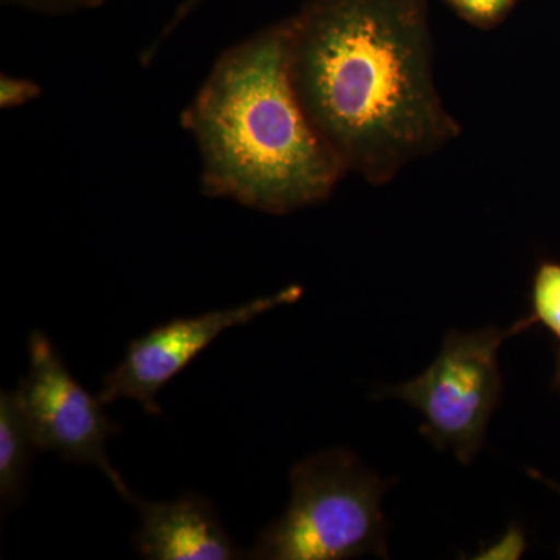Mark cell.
Masks as SVG:
<instances>
[{"instance_id":"6da1fadb","label":"cell","mask_w":560,"mask_h":560,"mask_svg":"<svg viewBox=\"0 0 560 560\" xmlns=\"http://www.w3.org/2000/svg\"><path fill=\"white\" fill-rule=\"evenodd\" d=\"M290 75L342 171L375 186L458 138L423 0H311L290 18Z\"/></svg>"},{"instance_id":"7a4b0ae2","label":"cell","mask_w":560,"mask_h":560,"mask_svg":"<svg viewBox=\"0 0 560 560\" xmlns=\"http://www.w3.org/2000/svg\"><path fill=\"white\" fill-rule=\"evenodd\" d=\"M180 125L200 151L206 197L287 215L326 201L346 175L294 91L290 20L224 50Z\"/></svg>"},{"instance_id":"3957f363","label":"cell","mask_w":560,"mask_h":560,"mask_svg":"<svg viewBox=\"0 0 560 560\" xmlns=\"http://www.w3.org/2000/svg\"><path fill=\"white\" fill-rule=\"evenodd\" d=\"M291 500L261 530L248 558L348 560L388 558L382 500L388 482L353 453L335 448L302 459L290 471Z\"/></svg>"},{"instance_id":"277c9868","label":"cell","mask_w":560,"mask_h":560,"mask_svg":"<svg viewBox=\"0 0 560 560\" xmlns=\"http://www.w3.org/2000/svg\"><path fill=\"white\" fill-rule=\"evenodd\" d=\"M529 316L508 329L490 326L475 331H448L436 360L419 377L385 390L422 415V433L463 464L481 451L490 418L500 404L503 382L501 345L528 330Z\"/></svg>"},{"instance_id":"5b68a950","label":"cell","mask_w":560,"mask_h":560,"mask_svg":"<svg viewBox=\"0 0 560 560\" xmlns=\"http://www.w3.org/2000/svg\"><path fill=\"white\" fill-rule=\"evenodd\" d=\"M22 411L38 452H54L68 463L86 464L105 475L125 500L136 499L110 464L106 444L120 427L103 410V401L84 389L44 331L28 338V372L21 378Z\"/></svg>"},{"instance_id":"8992f818","label":"cell","mask_w":560,"mask_h":560,"mask_svg":"<svg viewBox=\"0 0 560 560\" xmlns=\"http://www.w3.org/2000/svg\"><path fill=\"white\" fill-rule=\"evenodd\" d=\"M300 285L257 298L238 305L176 318L143 334L128 345L120 363L103 378L98 399L105 405L119 399H132L151 416L161 415L158 396L198 355L224 331L245 326L264 313L301 300Z\"/></svg>"},{"instance_id":"52a82bcc","label":"cell","mask_w":560,"mask_h":560,"mask_svg":"<svg viewBox=\"0 0 560 560\" xmlns=\"http://www.w3.org/2000/svg\"><path fill=\"white\" fill-rule=\"evenodd\" d=\"M140 515L132 537L149 560H234L245 558L205 497L187 493L173 501L132 500Z\"/></svg>"},{"instance_id":"ba28073f","label":"cell","mask_w":560,"mask_h":560,"mask_svg":"<svg viewBox=\"0 0 560 560\" xmlns=\"http://www.w3.org/2000/svg\"><path fill=\"white\" fill-rule=\"evenodd\" d=\"M38 451L31 427L13 390L0 394V503L3 512L20 503L28 481L33 453Z\"/></svg>"},{"instance_id":"9c48e42d","label":"cell","mask_w":560,"mask_h":560,"mask_svg":"<svg viewBox=\"0 0 560 560\" xmlns=\"http://www.w3.org/2000/svg\"><path fill=\"white\" fill-rule=\"evenodd\" d=\"M530 304V323L541 324L560 341V264L544 261L537 268Z\"/></svg>"},{"instance_id":"30bf717a","label":"cell","mask_w":560,"mask_h":560,"mask_svg":"<svg viewBox=\"0 0 560 560\" xmlns=\"http://www.w3.org/2000/svg\"><path fill=\"white\" fill-rule=\"evenodd\" d=\"M43 90L38 83L31 79H20V77L5 75L0 77V108L13 109L27 105L39 95Z\"/></svg>"},{"instance_id":"8fae6325","label":"cell","mask_w":560,"mask_h":560,"mask_svg":"<svg viewBox=\"0 0 560 560\" xmlns=\"http://www.w3.org/2000/svg\"><path fill=\"white\" fill-rule=\"evenodd\" d=\"M467 20L477 24H490L511 5L512 0H451Z\"/></svg>"},{"instance_id":"7c38bea8","label":"cell","mask_w":560,"mask_h":560,"mask_svg":"<svg viewBox=\"0 0 560 560\" xmlns=\"http://www.w3.org/2000/svg\"><path fill=\"white\" fill-rule=\"evenodd\" d=\"M18 7L43 14L72 13V11L95 9L106 0H7Z\"/></svg>"},{"instance_id":"4fadbf2b","label":"cell","mask_w":560,"mask_h":560,"mask_svg":"<svg viewBox=\"0 0 560 560\" xmlns=\"http://www.w3.org/2000/svg\"><path fill=\"white\" fill-rule=\"evenodd\" d=\"M525 548V534L517 526H512L500 540L480 551L477 559H521Z\"/></svg>"},{"instance_id":"5bb4252c","label":"cell","mask_w":560,"mask_h":560,"mask_svg":"<svg viewBox=\"0 0 560 560\" xmlns=\"http://www.w3.org/2000/svg\"><path fill=\"white\" fill-rule=\"evenodd\" d=\"M201 2L202 0H183V2L179 3L178 9H176L175 14H173L168 24L165 25L161 35L158 36L156 40L151 43L149 49L142 51L140 62H142L143 66H149L150 62L156 58V54L160 51L162 44H164L165 40L168 39V36H171L172 33L175 32L176 28H178L179 25L183 24V22L201 5Z\"/></svg>"},{"instance_id":"9a60e30c","label":"cell","mask_w":560,"mask_h":560,"mask_svg":"<svg viewBox=\"0 0 560 560\" xmlns=\"http://www.w3.org/2000/svg\"><path fill=\"white\" fill-rule=\"evenodd\" d=\"M529 475H533L536 480H540L541 482H545V485L550 486L552 490H555L556 493L560 497V485L559 482H555L550 480V478L544 477V475L537 474V471L530 470ZM559 556H560V548H559Z\"/></svg>"},{"instance_id":"2e32d148","label":"cell","mask_w":560,"mask_h":560,"mask_svg":"<svg viewBox=\"0 0 560 560\" xmlns=\"http://www.w3.org/2000/svg\"><path fill=\"white\" fill-rule=\"evenodd\" d=\"M555 386L556 389L559 390L560 394V353L558 352V368H556V374H555Z\"/></svg>"},{"instance_id":"e0dca14e","label":"cell","mask_w":560,"mask_h":560,"mask_svg":"<svg viewBox=\"0 0 560 560\" xmlns=\"http://www.w3.org/2000/svg\"><path fill=\"white\" fill-rule=\"evenodd\" d=\"M559 353H560V349H559Z\"/></svg>"}]
</instances>
